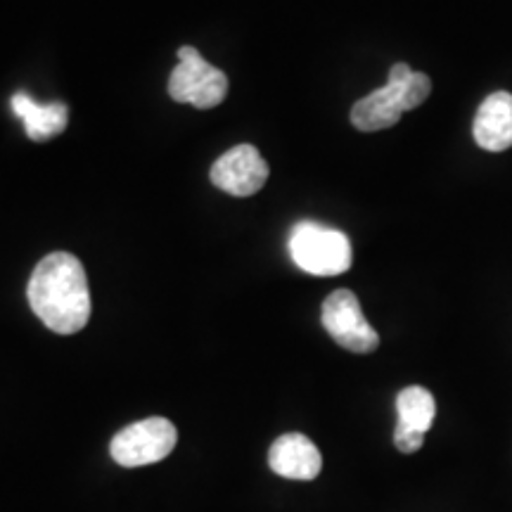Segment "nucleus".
<instances>
[{
    "instance_id": "obj_9",
    "label": "nucleus",
    "mask_w": 512,
    "mask_h": 512,
    "mask_svg": "<svg viewBox=\"0 0 512 512\" xmlns=\"http://www.w3.org/2000/svg\"><path fill=\"white\" fill-rule=\"evenodd\" d=\"M477 145L489 152H503L512 147V95L496 91L479 105L472 124Z\"/></svg>"
},
{
    "instance_id": "obj_6",
    "label": "nucleus",
    "mask_w": 512,
    "mask_h": 512,
    "mask_svg": "<svg viewBox=\"0 0 512 512\" xmlns=\"http://www.w3.org/2000/svg\"><path fill=\"white\" fill-rule=\"evenodd\" d=\"M211 183L235 197L256 195L268 181V164L254 145H235L211 166Z\"/></svg>"
},
{
    "instance_id": "obj_11",
    "label": "nucleus",
    "mask_w": 512,
    "mask_h": 512,
    "mask_svg": "<svg viewBox=\"0 0 512 512\" xmlns=\"http://www.w3.org/2000/svg\"><path fill=\"white\" fill-rule=\"evenodd\" d=\"M12 112L24 121V131L36 143L60 136L69 124V110L64 102H50V105H38L29 93H17L10 100Z\"/></svg>"
},
{
    "instance_id": "obj_1",
    "label": "nucleus",
    "mask_w": 512,
    "mask_h": 512,
    "mask_svg": "<svg viewBox=\"0 0 512 512\" xmlns=\"http://www.w3.org/2000/svg\"><path fill=\"white\" fill-rule=\"evenodd\" d=\"M27 299L41 323L57 335H76L91 318L86 271L69 252H53L38 261L29 278Z\"/></svg>"
},
{
    "instance_id": "obj_7",
    "label": "nucleus",
    "mask_w": 512,
    "mask_h": 512,
    "mask_svg": "<svg viewBox=\"0 0 512 512\" xmlns=\"http://www.w3.org/2000/svg\"><path fill=\"white\" fill-rule=\"evenodd\" d=\"M396 413L399 422L394 430V444L401 453H415L425 444V434L430 432L437 401L425 387H406L396 396Z\"/></svg>"
},
{
    "instance_id": "obj_10",
    "label": "nucleus",
    "mask_w": 512,
    "mask_h": 512,
    "mask_svg": "<svg viewBox=\"0 0 512 512\" xmlns=\"http://www.w3.org/2000/svg\"><path fill=\"white\" fill-rule=\"evenodd\" d=\"M403 112L406 110H403L399 86L392 79H387L382 88H377L351 107V124L363 133L384 131V128L399 124Z\"/></svg>"
},
{
    "instance_id": "obj_4",
    "label": "nucleus",
    "mask_w": 512,
    "mask_h": 512,
    "mask_svg": "<svg viewBox=\"0 0 512 512\" xmlns=\"http://www.w3.org/2000/svg\"><path fill=\"white\" fill-rule=\"evenodd\" d=\"M178 432L166 418L133 422L112 439L110 453L121 467H143L159 463L176 448Z\"/></svg>"
},
{
    "instance_id": "obj_2",
    "label": "nucleus",
    "mask_w": 512,
    "mask_h": 512,
    "mask_svg": "<svg viewBox=\"0 0 512 512\" xmlns=\"http://www.w3.org/2000/svg\"><path fill=\"white\" fill-rule=\"evenodd\" d=\"M292 261L304 273L330 278L351 268V242L342 230L325 228L320 223L302 221L290 233Z\"/></svg>"
},
{
    "instance_id": "obj_3",
    "label": "nucleus",
    "mask_w": 512,
    "mask_h": 512,
    "mask_svg": "<svg viewBox=\"0 0 512 512\" xmlns=\"http://www.w3.org/2000/svg\"><path fill=\"white\" fill-rule=\"evenodd\" d=\"M169 95L197 110L219 107L228 95V76L209 64L195 48H178V67L169 76Z\"/></svg>"
},
{
    "instance_id": "obj_8",
    "label": "nucleus",
    "mask_w": 512,
    "mask_h": 512,
    "mask_svg": "<svg viewBox=\"0 0 512 512\" xmlns=\"http://www.w3.org/2000/svg\"><path fill=\"white\" fill-rule=\"evenodd\" d=\"M268 465L275 475L285 479H302L311 482L320 475L323 467V456H320L318 446L313 444L304 434L292 432L283 434L273 441L271 451H268Z\"/></svg>"
},
{
    "instance_id": "obj_5",
    "label": "nucleus",
    "mask_w": 512,
    "mask_h": 512,
    "mask_svg": "<svg viewBox=\"0 0 512 512\" xmlns=\"http://www.w3.org/2000/svg\"><path fill=\"white\" fill-rule=\"evenodd\" d=\"M323 328L339 347L354 354H370L380 347V335L373 330L361 311V302L351 290L332 292L323 304Z\"/></svg>"
}]
</instances>
